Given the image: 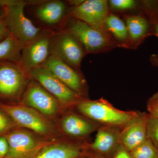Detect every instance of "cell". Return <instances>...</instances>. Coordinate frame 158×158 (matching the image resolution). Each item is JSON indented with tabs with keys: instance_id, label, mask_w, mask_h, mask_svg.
<instances>
[{
	"instance_id": "14",
	"label": "cell",
	"mask_w": 158,
	"mask_h": 158,
	"mask_svg": "<svg viewBox=\"0 0 158 158\" xmlns=\"http://www.w3.org/2000/svg\"><path fill=\"white\" fill-rule=\"evenodd\" d=\"M148 117V113L140 112L138 117L122 129L121 144L129 152L147 139Z\"/></svg>"
},
{
	"instance_id": "22",
	"label": "cell",
	"mask_w": 158,
	"mask_h": 158,
	"mask_svg": "<svg viewBox=\"0 0 158 158\" xmlns=\"http://www.w3.org/2000/svg\"><path fill=\"white\" fill-rule=\"evenodd\" d=\"M139 2L134 0H110L108 1L109 8L115 11H126L136 9L140 6Z\"/></svg>"
},
{
	"instance_id": "26",
	"label": "cell",
	"mask_w": 158,
	"mask_h": 158,
	"mask_svg": "<svg viewBox=\"0 0 158 158\" xmlns=\"http://www.w3.org/2000/svg\"><path fill=\"white\" fill-rule=\"evenodd\" d=\"M9 151V144L5 136H0V158H5Z\"/></svg>"
},
{
	"instance_id": "11",
	"label": "cell",
	"mask_w": 158,
	"mask_h": 158,
	"mask_svg": "<svg viewBox=\"0 0 158 158\" xmlns=\"http://www.w3.org/2000/svg\"><path fill=\"white\" fill-rule=\"evenodd\" d=\"M41 67L50 71L71 90L86 98L88 86L81 72L78 71L56 57L50 55Z\"/></svg>"
},
{
	"instance_id": "34",
	"label": "cell",
	"mask_w": 158,
	"mask_h": 158,
	"mask_svg": "<svg viewBox=\"0 0 158 158\" xmlns=\"http://www.w3.org/2000/svg\"><path fill=\"white\" fill-rule=\"evenodd\" d=\"M149 99L158 102V91L154 94Z\"/></svg>"
},
{
	"instance_id": "5",
	"label": "cell",
	"mask_w": 158,
	"mask_h": 158,
	"mask_svg": "<svg viewBox=\"0 0 158 158\" xmlns=\"http://www.w3.org/2000/svg\"><path fill=\"white\" fill-rule=\"evenodd\" d=\"M85 55L83 46L72 34L63 29L54 32L51 39L50 55L81 72V63Z\"/></svg>"
},
{
	"instance_id": "7",
	"label": "cell",
	"mask_w": 158,
	"mask_h": 158,
	"mask_svg": "<svg viewBox=\"0 0 158 158\" xmlns=\"http://www.w3.org/2000/svg\"><path fill=\"white\" fill-rule=\"evenodd\" d=\"M30 77L41 85L65 107H75L85 99L71 90L50 71L40 67L29 73Z\"/></svg>"
},
{
	"instance_id": "9",
	"label": "cell",
	"mask_w": 158,
	"mask_h": 158,
	"mask_svg": "<svg viewBox=\"0 0 158 158\" xmlns=\"http://www.w3.org/2000/svg\"><path fill=\"white\" fill-rule=\"evenodd\" d=\"M54 31L43 29L38 35L25 44L19 63L27 72L41 67L50 55L51 39Z\"/></svg>"
},
{
	"instance_id": "4",
	"label": "cell",
	"mask_w": 158,
	"mask_h": 158,
	"mask_svg": "<svg viewBox=\"0 0 158 158\" xmlns=\"http://www.w3.org/2000/svg\"><path fill=\"white\" fill-rule=\"evenodd\" d=\"M0 109L6 112L17 124L44 137H56L58 133L41 113L23 104H6L0 103Z\"/></svg>"
},
{
	"instance_id": "15",
	"label": "cell",
	"mask_w": 158,
	"mask_h": 158,
	"mask_svg": "<svg viewBox=\"0 0 158 158\" xmlns=\"http://www.w3.org/2000/svg\"><path fill=\"white\" fill-rule=\"evenodd\" d=\"M61 124L66 135L77 139L88 137L102 126L85 116L72 113H67L62 118Z\"/></svg>"
},
{
	"instance_id": "31",
	"label": "cell",
	"mask_w": 158,
	"mask_h": 158,
	"mask_svg": "<svg viewBox=\"0 0 158 158\" xmlns=\"http://www.w3.org/2000/svg\"><path fill=\"white\" fill-rule=\"evenodd\" d=\"M5 0H0V21L2 19L5 15Z\"/></svg>"
},
{
	"instance_id": "10",
	"label": "cell",
	"mask_w": 158,
	"mask_h": 158,
	"mask_svg": "<svg viewBox=\"0 0 158 158\" xmlns=\"http://www.w3.org/2000/svg\"><path fill=\"white\" fill-rule=\"evenodd\" d=\"M9 151L5 158H34L43 148L52 143L43 141L32 133L18 128L5 135Z\"/></svg>"
},
{
	"instance_id": "17",
	"label": "cell",
	"mask_w": 158,
	"mask_h": 158,
	"mask_svg": "<svg viewBox=\"0 0 158 158\" xmlns=\"http://www.w3.org/2000/svg\"><path fill=\"white\" fill-rule=\"evenodd\" d=\"M85 146L73 143H52L46 145L34 158H80Z\"/></svg>"
},
{
	"instance_id": "12",
	"label": "cell",
	"mask_w": 158,
	"mask_h": 158,
	"mask_svg": "<svg viewBox=\"0 0 158 158\" xmlns=\"http://www.w3.org/2000/svg\"><path fill=\"white\" fill-rule=\"evenodd\" d=\"M22 102L44 116H54L59 110V103L56 99L35 81L28 85Z\"/></svg>"
},
{
	"instance_id": "1",
	"label": "cell",
	"mask_w": 158,
	"mask_h": 158,
	"mask_svg": "<svg viewBox=\"0 0 158 158\" xmlns=\"http://www.w3.org/2000/svg\"><path fill=\"white\" fill-rule=\"evenodd\" d=\"M75 107L83 116L101 125L122 129L138 117L140 113L138 111L118 110L102 98L95 100L85 99Z\"/></svg>"
},
{
	"instance_id": "32",
	"label": "cell",
	"mask_w": 158,
	"mask_h": 158,
	"mask_svg": "<svg viewBox=\"0 0 158 158\" xmlns=\"http://www.w3.org/2000/svg\"><path fill=\"white\" fill-rule=\"evenodd\" d=\"M154 19L155 22L158 20V1H156Z\"/></svg>"
},
{
	"instance_id": "6",
	"label": "cell",
	"mask_w": 158,
	"mask_h": 158,
	"mask_svg": "<svg viewBox=\"0 0 158 158\" xmlns=\"http://www.w3.org/2000/svg\"><path fill=\"white\" fill-rule=\"evenodd\" d=\"M29 79L30 74L19 63L0 61V100L19 98Z\"/></svg>"
},
{
	"instance_id": "3",
	"label": "cell",
	"mask_w": 158,
	"mask_h": 158,
	"mask_svg": "<svg viewBox=\"0 0 158 158\" xmlns=\"http://www.w3.org/2000/svg\"><path fill=\"white\" fill-rule=\"evenodd\" d=\"M5 12L2 19L11 35L25 44L37 37L43 29L34 25L26 16V2L22 1L5 0Z\"/></svg>"
},
{
	"instance_id": "23",
	"label": "cell",
	"mask_w": 158,
	"mask_h": 158,
	"mask_svg": "<svg viewBox=\"0 0 158 158\" xmlns=\"http://www.w3.org/2000/svg\"><path fill=\"white\" fill-rule=\"evenodd\" d=\"M19 128L17 124L3 110L0 109V136Z\"/></svg>"
},
{
	"instance_id": "25",
	"label": "cell",
	"mask_w": 158,
	"mask_h": 158,
	"mask_svg": "<svg viewBox=\"0 0 158 158\" xmlns=\"http://www.w3.org/2000/svg\"><path fill=\"white\" fill-rule=\"evenodd\" d=\"M147 110L150 116L158 118V102L149 99L147 103Z\"/></svg>"
},
{
	"instance_id": "24",
	"label": "cell",
	"mask_w": 158,
	"mask_h": 158,
	"mask_svg": "<svg viewBox=\"0 0 158 158\" xmlns=\"http://www.w3.org/2000/svg\"><path fill=\"white\" fill-rule=\"evenodd\" d=\"M147 138L158 148V118L149 115L147 122Z\"/></svg>"
},
{
	"instance_id": "35",
	"label": "cell",
	"mask_w": 158,
	"mask_h": 158,
	"mask_svg": "<svg viewBox=\"0 0 158 158\" xmlns=\"http://www.w3.org/2000/svg\"><path fill=\"white\" fill-rule=\"evenodd\" d=\"M85 156H82V157H81V158H86L84 157H85ZM87 158H88V157H87Z\"/></svg>"
},
{
	"instance_id": "20",
	"label": "cell",
	"mask_w": 158,
	"mask_h": 158,
	"mask_svg": "<svg viewBox=\"0 0 158 158\" xmlns=\"http://www.w3.org/2000/svg\"><path fill=\"white\" fill-rule=\"evenodd\" d=\"M24 45L10 34L0 42V61L19 63Z\"/></svg>"
},
{
	"instance_id": "2",
	"label": "cell",
	"mask_w": 158,
	"mask_h": 158,
	"mask_svg": "<svg viewBox=\"0 0 158 158\" xmlns=\"http://www.w3.org/2000/svg\"><path fill=\"white\" fill-rule=\"evenodd\" d=\"M66 19L63 30L76 37L83 46L86 54L106 53L118 47L114 40L86 23L69 16Z\"/></svg>"
},
{
	"instance_id": "33",
	"label": "cell",
	"mask_w": 158,
	"mask_h": 158,
	"mask_svg": "<svg viewBox=\"0 0 158 158\" xmlns=\"http://www.w3.org/2000/svg\"><path fill=\"white\" fill-rule=\"evenodd\" d=\"M85 155L87 156L88 158H103L101 157L96 156V155L94 154L93 152H92L90 151L89 152H85Z\"/></svg>"
},
{
	"instance_id": "18",
	"label": "cell",
	"mask_w": 158,
	"mask_h": 158,
	"mask_svg": "<svg viewBox=\"0 0 158 158\" xmlns=\"http://www.w3.org/2000/svg\"><path fill=\"white\" fill-rule=\"evenodd\" d=\"M66 11L65 3L62 1L55 0L40 3L35 12L40 20L49 25H55L64 19Z\"/></svg>"
},
{
	"instance_id": "27",
	"label": "cell",
	"mask_w": 158,
	"mask_h": 158,
	"mask_svg": "<svg viewBox=\"0 0 158 158\" xmlns=\"http://www.w3.org/2000/svg\"><path fill=\"white\" fill-rule=\"evenodd\" d=\"M113 158H134L122 144L114 154Z\"/></svg>"
},
{
	"instance_id": "29",
	"label": "cell",
	"mask_w": 158,
	"mask_h": 158,
	"mask_svg": "<svg viewBox=\"0 0 158 158\" xmlns=\"http://www.w3.org/2000/svg\"><path fill=\"white\" fill-rule=\"evenodd\" d=\"M150 61L153 66L158 68V52L156 54H153L151 56Z\"/></svg>"
},
{
	"instance_id": "16",
	"label": "cell",
	"mask_w": 158,
	"mask_h": 158,
	"mask_svg": "<svg viewBox=\"0 0 158 158\" xmlns=\"http://www.w3.org/2000/svg\"><path fill=\"white\" fill-rule=\"evenodd\" d=\"M124 21L133 48H137L146 37L151 35V23L144 13L124 15Z\"/></svg>"
},
{
	"instance_id": "13",
	"label": "cell",
	"mask_w": 158,
	"mask_h": 158,
	"mask_svg": "<svg viewBox=\"0 0 158 158\" xmlns=\"http://www.w3.org/2000/svg\"><path fill=\"white\" fill-rule=\"evenodd\" d=\"M121 130L120 127L102 126L93 143L85 145V149L101 157L113 158L121 144Z\"/></svg>"
},
{
	"instance_id": "21",
	"label": "cell",
	"mask_w": 158,
	"mask_h": 158,
	"mask_svg": "<svg viewBox=\"0 0 158 158\" xmlns=\"http://www.w3.org/2000/svg\"><path fill=\"white\" fill-rule=\"evenodd\" d=\"M129 152L134 158H158V148L148 139Z\"/></svg>"
},
{
	"instance_id": "30",
	"label": "cell",
	"mask_w": 158,
	"mask_h": 158,
	"mask_svg": "<svg viewBox=\"0 0 158 158\" xmlns=\"http://www.w3.org/2000/svg\"><path fill=\"white\" fill-rule=\"evenodd\" d=\"M151 35L158 38V20L152 24Z\"/></svg>"
},
{
	"instance_id": "19",
	"label": "cell",
	"mask_w": 158,
	"mask_h": 158,
	"mask_svg": "<svg viewBox=\"0 0 158 158\" xmlns=\"http://www.w3.org/2000/svg\"><path fill=\"white\" fill-rule=\"evenodd\" d=\"M106 27L118 47L133 48L126 25L118 15L110 13L106 20Z\"/></svg>"
},
{
	"instance_id": "28",
	"label": "cell",
	"mask_w": 158,
	"mask_h": 158,
	"mask_svg": "<svg viewBox=\"0 0 158 158\" xmlns=\"http://www.w3.org/2000/svg\"><path fill=\"white\" fill-rule=\"evenodd\" d=\"M3 19L0 21V42L10 35Z\"/></svg>"
},
{
	"instance_id": "8",
	"label": "cell",
	"mask_w": 158,
	"mask_h": 158,
	"mask_svg": "<svg viewBox=\"0 0 158 158\" xmlns=\"http://www.w3.org/2000/svg\"><path fill=\"white\" fill-rule=\"evenodd\" d=\"M109 14L108 1L87 0L81 1L78 5L73 6L69 13L68 16L86 23L114 40L107 28L106 24Z\"/></svg>"
}]
</instances>
